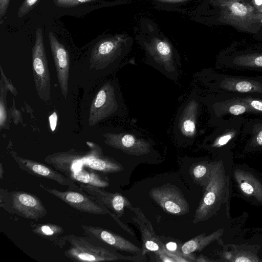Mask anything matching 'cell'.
Wrapping results in <instances>:
<instances>
[{"mask_svg": "<svg viewBox=\"0 0 262 262\" xmlns=\"http://www.w3.org/2000/svg\"><path fill=\"white\" fill-rule=\"evenodd\" d=\"M67 243L69 248L63 251L64 255L74 261H110L120 260L142 261L143 255L127 256L122 255L115 250L104 246L103 244L85 236L68 234Z\"/></svg>", "mask_w": 262, "mask_h": 262, "instance_id": "obj_1", "label": "cell"}, {"mask_svg": "<svg viewBox=\"0 0 262 262\" xmlns=\"http://www.w3.org/2000/svg\"><path fill=\"white\" fill-rule=\"evenodd\" d=\"M204 81L213 93L262 98V76L250 77L205 72Z\"/></svg>", "mask_w": 262, "mask_h": 262, "instance_id": "obj_2", "label": "cell"}, {"mask_svg": "<svg viewBox=\"0 0 262 262\" xmlns=\"http://www.w3.org/2000/svg\"><path fill=\"white\" fill-rule=\"evenodd\" d=\"M220 9L219 21L241 31L256 33L260 29L251 0H212Z\"/></svg>", "mask_w": 262, "mask_h": 262, "instance_id": "obj_3", "label": "cell"}, {"mask_svg": "<svg viewBox=\"0 0 262 262\" xmlns=\"http://www.w3.org/2000/svg\"><path fill=\"white\" fill-rule=\"evenodd\" d=\"M227 180L222 161L212 165L208 184L197 208L193 223L205 221L216 213L225 192Z\"/></svg>", "mask_w": 262, "mask_h": 262, "instance_id": "obj_4", "label": "cell"}, {"mask_svg": "<svg viewBox=\"0 0 262 262\" xmlns=\"http://www.w3.org/2000/svg\"><path fill=\"white\" fill-rule=\"evenodd\" d=\"M214 93L205 99L212 124L217 126L229 120L254 115L247 103L238 96L227 93Z\"/></svg>", "mask_w": 262, "mask_h": 262, "instance_id": "obj_5", "label": "cell"}, {"mask_svg": "<svg viewBox=\"0 0 262 262\" xmlns=\"http://www.w3.org/2000/svg\"><path fill=\"white\" fill-rule=\"evenodd\" d=\"M0 207L9 213L37 221L45 217L47 210L36 195L25 191L0 189Z\"/></svg>", "mask_w": 262, "mask_h": 262, "instance_id": "obj_6", "label": "cell"}, {"mask_svg": "<svg viewBox=\"0 0 262 262\" xmlns=\"http://www.w3.org/2000/svg\"><path fill=\"white\" fill-rule=\"evenodd\" d=\"M38 185L42 190L78 211L97 215L108 213L107 208L99 203L95 197L85 192L79 186L69 187L66 191H60L41 183H39Z\"/></svg>", "mask_w": 262, "mask_h": 262, "instance_id": "obj_7", "label": "cell"}, {"mask_svg": "<svg viewBox=\"0 0 262 262\" xmlns=\"http://www.w3.org/2000/svg\"><path fill=\"white\" fill-rule=\"evenodd\" d=\"M32 60L34 79L37 94L42 100L47 101L50 98V77L42 31L39 28L35 31Z\"/></svg>", "mask_w": 262, "mask_h": 262, "instance_id": "obj_8", "label": "cell"}, {"mask_svg": "<svg viewBox=\"0 0 262 262\" xmlns=\"http://www.w3.org/2000/svg\"><path fill=\"white\" fill-rule=\"evenodd\" d=\"M149 59L161 72L172 79L178 76L181 67L170 43L165 39L152 37L144 43Z\"/></svg>", "mask_w": 262, "mask_h": 262, "instance_id": "obj_9", "label": "cell"}, {"mask_svg": "<svg viewBox=\"0 0 262 262\" xmlns=\"http://www.w3.org/2000/svg\"><path fill=\"white\" fill-rule=\"evenodd\" d=\"M101 154L102 152L98 147H93L88 152L72 149L48 155L44 160L68 177L72 173L82 167L88 159Z\"/></svg>", "mask_w": 262, "mask_h": 262, "instance_id": "obj_10", "label": "cell"}, {"mask_svg": "<svg viewBox=\"0 0 262 262\" xmlns=\"http://www.w3.org/2000/svg\"><path fill=\"white\" fill-rule=\"evenodd\" d=\"M149 195L165 212L183 215L189 210V206L182 193L173 185L167 184L155 187Z\"/></svg>", "mask_w": 262, "mask_h": 262, "instance_id": "obj_11", "label": "cell"}, {"mask_svg": "<svg viewBox=\"0 0 262 262\" xmlns=\"http://www.w3.org/2000/svg\"><path fill=\"white\" fill-rule=\"evenodd\" d=\"M129 130L106 135L105 142L113 148L132 156H140L150 152L149 142Z\"/></svg>", "mask_w": 262, "mask_h": 262, "instance_id": "obj_12", "label": "cell"}, {"mask_svg": "<svg viewBox=\"0 0 262 262\" xmlns=\"http://www.w3.org/2000/svg\"><path fill=\"white\" fill-rule=\"evenodd\" d=\"M81 227L84 235L108 246L115 250L142 255V249L138 246L106 229L86 225H82Z\"/></svg>", "mask_w": 262, "mask_h": 262, "instance_id": "obj_13", "label": "cell"}, {"mask_svg": "<svg viewBox=\"0 0 262 262\" xmlns=\"http://www.w3.org/2000/svg\"><path fill=\"white\" fill-rule=\"evenodd\" d=\"M129 37L117 35L100 40L93 50L92 57L96 61L111 62L121 59L129 50Z\"/></svg>", "mask_w": 262, "mask_h": 262, "instance_id": "obj_14", "label": "cell"}, {"mask_svg": "<svg viewBox=\"0 0 262 262\" xmlns=\"http://www.w3.org/2000/svg\"><path fill=\"white\" fill-rule=\"evenodd\" d=\"M11 154L18 167L31 175L54 181L68 187H78L74 181L51 167L33 160L19 157L12 152Z\"/></svg>", "mask_w": 262, "mask_h": 262, "instance_id": "obj_15", "label": "cell"}, {"mask_svg": "<svg viewBox=\"0 0 262 262\" xmlns=\"http://www.w3.org/2000/svg\"><path fill=\"white\" fill-rule=\"evenodd\" d=\"M245 119L242 117L233 119L216 126L217 128L206 138L208 145L215 149L232 145L242 135Z\"/></svg>", "mask_w": 262, "mask_h": 262, "instance_id": "obj_16", "label": "cell"}, {"mask_svg": "<svg viewBox=\"0 0 262 262\" xmlns=\"http://www.w3.org/2000/svg\"><path fill=\"white\" fill-rule=\"evenodd\" d=\"M49 39L52 56L54 59L57 79L61 93L66 98L68 92L70 71L69 53L51 31L49 33Z\"/></svg>", "mask_w": 262, "mask_h": 262, "instance_id": "obj_17", "label": "cell"}, {"mask_svg": "<svg viewBox=\"0 0 262 262\" xmlns=\"http://www.w3.org/2000/svg\"><path fill=\"white\" fill-rule=\"evenodd\" d=\"M79 186L85 192L95 197L97 202L115 213L118 217H121L124 209L127 207L132 210V204L124 196L117 192H110L103 188L79 183Z\"/></svg>", "mask_w": 262, "mask_h": 262, "instance_id": "obj_18", "label": "cell"}, {"mask_svg": "<svg viewBox=\"0 0 262 262\" xmlns=\"http://www.w3.org/2000/svg\"><path fill=\"white\" fill-rule=\"evenodd\" d=\"M120 96L111 85L107 84L101 88L97 93L91 108V114L95 115L96 118L103 119L111 114L116 113L118 106L117 98Z\"/></svg>", "mask_w": 262, "mask_h": 262, "instance_id": "obj_19", "label": "cell"}, {"mask_svg": "<svg viewBox=\"0 0 262 262\" xmlns=\"http://www.w3.org/2000/svg\"><path fill=\"white\" fill-rule=\"evenodd\" d=\"M137 216L134 218V222L138 225L141 233L143 241L142 255H144L147 251L155 252L156 253L162 251L165 246L156 236L150 222L146 219L139 208H134Z\"/></svg>", "mask_w": 262, "mask_h": 262, "instance_id": "obj_20", "label": "cell"}, {"mask_svg": "<svg viewBox=\"0 0 262 262\" xmlns=\"http://www.w3.org/2000/svg\"><path fill=\"white\" fill-rule=\"evenodd\" d=\"M222 67L239 70L262 72V53H240L222 58Z\"/></svg>", "mask_w": 262, "mask_h": 262, "instance_id": "obj_21", "label": "cell"}, {"mask_svg": "<svg viewBox=\"0 0 262 262\" xmlns=\"http://www.w3.org/2000/svg\"><path fill=\"white\" fill-rule=\"evenodd\" d=\"M31 231L34 234L51 242L54 246L62 249L67 242L68 234L63 228L55 224L30 223Z\"/></svg>", "mask_w": 262, "mask_h": 262, "instance_id": "obj_22", "label": "cell"}, {"mask_svg": "<svg viewBox=\"0 0 262 262\" xmlns=\"http://www.w3.org/2000/svg\"><path fill=\"white\" fill-rule=\"evenodd\" d=\"M194 100L190 99L185 104L178 118V135H182L183 137H193L196 133V121L200 104Z\"/></svg>", "mask_w": 262, "mask_h": 262, "instance_id": "obj_23", "label": "cell"}, {"mask_svg": "<svg viewBox=\"0 0 262 262\" xmlns=\"http://www.w3.org/2000/svg\"><path fill=\"white\" fill-rule=\"evenodd\" d=\"M234 176L243 193L262 203V184L257 179L250 173L239 169L235 171Z\"/></svg>", "mask_w": 262, "mask_h": 262, "instance_id": "obj_24", "label": "cell"}, {"mask_svg": "<svg viewBox=\"0 0 262 262\" xmlns=\"http://www.w3.org/2000/svg\"><path fill=\"white\" fill-rule=\"evenodd\" d=\"M242 135L248 137L246 147L250 149L262 148V118H246Z\"/></svg>", "mask_w": 262, "mask_h": 262, "instance_id": "obj_25", "label": "cell"}, {"mask_svg": "<svg viewBox=\"0 0 262 262\" xmlns=\"http://www.w3.org/2000/svg\"><path fill=\"white\" fill-rule=\"evenodd\" d=\"M68 178L73 181L79 183L90 185L101 188H105L110 185L107 177L101 175L92 169L83 166L73 172Z\"/></svg>", "mask_w": 262, "mask_h": 262, "instance_id": "obj_26", "label": "cell"}, {"mask_svg": "<svg viewBox=\"0 0 262 262\" xmlns=\"http://www.w3.org/2000/svg\"><path fill=\"white\" fill-rule=\"evenodd\" d=\"M222 230H218L208 235L202 233L185 242L181 247L183 255L188 256L193 252L202 250L222 234Z\"/></svg>", "mask_w": 262, "mask_h": 262, "instance_id": "obj_27", "label": "cell"}, {"mask_svg": "<svg viewBox=\"0 0 262 262\" xmlns=\"http://www.w3.org/2000/svg\"><path fill=\"white\" fill-rule=\"evenodd\" d=\"M83 166L105 174L119 172L123 169L120 163L102 154L88 159Z\"/></svg>", "mask_w": 262, "mask_h": 262, "instance_id": "obj_28", "label": "cell"}, {"mask_svg": "<svg viewBox=\"0 0 262 262\" xmlns=\"http://www.w3.org/2000/svg\"><path fill=\"white\" fill-rule=\"evenodd\" d=\"M233 95V94H232ZM245 102L253 111L254 115L262 117V98L249 96H238Z\"/></svg>", "mask_w": 262, "mask_h": 262, "instance_id": "obj_29", "label": "cell"}, {"mask_svg": "<svg viewBox=\"0 0 262 262\" xmlns=\"http://www.w3.org/2000/svg\"><path fill=\"white\" fill-rule=\"evenodd\" d=\"M40 0H24L19 7L17 15L19 17H22L31 11L36 5Z\"/></svg>", "mask_w": 262, "mask_h": 262, "instance_id": "obj_30", "label": "cell"}, {"mask_svg": "<svg viewBox=\"0 0 262 262\" xmlns=\"http://www.w3.org/2000/svg\"><path fill=\"white\" fill-rule=\"evenodd\" d=\"M96 0H53L54 4L59 7L69 8Z\"/></svg>", "mask_w": 262, "mask_h": 262, "instance_id": "obj_31", "label": "cell"}, {"mask_svg": "<svg viewBox=\"0 0 262 262\" xmlns=\"http://www.w3.org/2000/svg\"><path fill=\"white\" fill-rule=\"evenodd\" d=\"M210 169L211 167L208 170V167L204 164H198L193 168L192 174L196 180H200L206 176Z\"/></svg>", "mask_w": 262, "mask_h": 262, "instance_id": "obj_32", "label": "cell"}, {"mask_svg": "<svg viewBox=\"0 0 262 262\" xmlns=\"http://www.w3.org/2000/svg\"><path fill=\"white\" fill-rule=\"evenodd\" d=\"M234 261H257L259 260L257 257L253 255L248 254L246 252H242L237 254L232 260Z\"/></svg>", "mask_w": 262, "mask_h": 262, "instance_id": "obj_33", "label": "cell"}, {"mask_svg": "<svg viewBox=\"0 0 262 262\" xmlns=\"http://www.w3.org/2000/svg\"><path fill=\"white\" fill-rule=\"evenodd\" d=\"M10 0H0V24H2L7 12Z\"/></svg>", "mask_w": 262, "mask_h": 262, "instance_id": "obj_34", "label": "cell"}, {"mask_svg": "<svg viewBox=\"0 0 262 262\" xmlns=\"http://www.w3.org/2000/svg\"><path fill=\"white\" fill-rule=\"evenodd\" d=\"M57 119L58 117L56 112L53 113L49 118L50 126L52 132H54L56 129Z\"/></svg>", "mask_w": 262, "mask_h": 262, "instance_id": "obj_35", "label": "cell"}, {"mask_svg": "<svg viewBox=\"0 0 262 262\" xmlns=\"http://www.w3.org/2000/svg\"><path fill=\"white\" fill-rule=\"evenodd\" d=\"M165 248L168 252L174 253L177 249V244L175 242H169L165 245Z\"/></svg>", "mask_w": 262, "mask_h": 262, "instance_id": "obj_36", "label": "cell"}, {"mask_svg": "<svg viewBox=\"0 0 262 262\" xmlns=\"http://www.w3.org/2000/svg\"><path fill=\"white\" fill-rule=\"evenodd\" d=\"M251 2L255 10L262 13V0H251Z\"/></svg>", "mask_w": 262, "mask_h": 262, "instance_id": "obj_37", "label": "cell"}, {"mask_svg": "<svg viewBox=\"0 0 262 262\" xmlns=\"http://www.w3.org/2000/svg\"><path fill=\"white\" fill-rule=\"evenodd\" d=\"M0 109H1V119H0V121H1V127L3 126V124L5 123V121H6V111H5V107H4V106L3 105V103L1 101V107H0Z\"/></svg>", "mask_w": 262, "mask_h": 262, "instance_id": "obj_38", "label": "cell"}, {"mask_svg": "<svg viewBox=\"0 0 262 262\" xmlns=\"http://www.w3.org/2000/svg\"><path fill=\"white\" fill-rule=\"evenodd\" d=\"M158 2L166 3H183L190 0H156Z\"/></svg>", "mask_w": 262, "mask_h": 262, "instance_id": "obj_39", "label": "cell"}, {"mask_svg": "<svg viewBox=\"0 0 262 262\" xmlns=\"http://www.w3.org/2000/svg\"><path fill=\"white\" fill-rule=\"evenodd\" d=\"M256 19L257 21L262 25V13L256 11Z\"/></svg>", "mask_w": 262, "mask_h": 262, "instance_id": "obj_40", "label": "cell"}, {"mask_svg": "<svg viewBox=\"0 0 262 262\" xmlns=\"http://www.w3.org/2000/svg\"><path fill=\"white\" fill-rule=\"evenodd\" d=\"M4 170L3 169V164L1 163L0 165V179L1 180L3 179Z\"/></svg>", "mask_w": 262, "mask_h": 262, "instance_id": "obj_41", "label": "cell"}]
</instances>
